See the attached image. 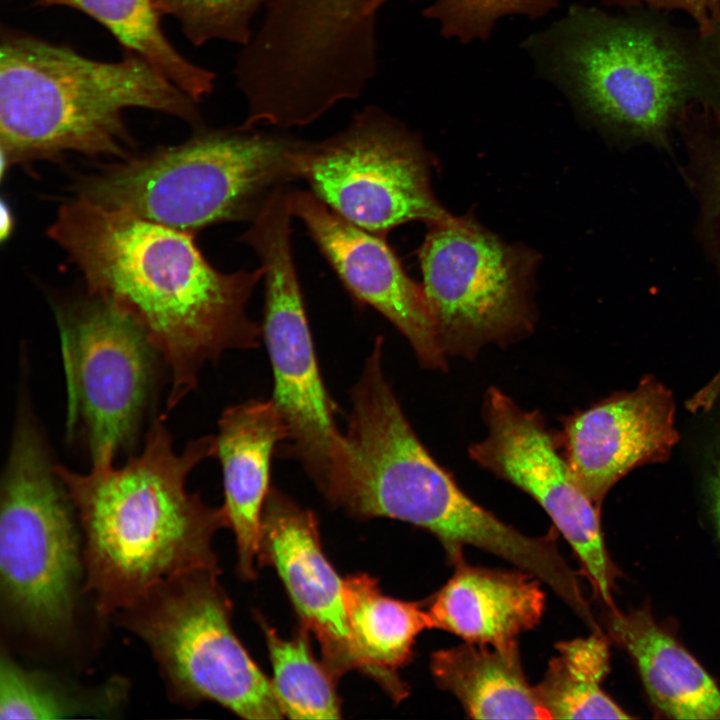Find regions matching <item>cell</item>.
I'll list each match as a JSON object with an SVG mask.
<instances>
[{
    "label": "cell",
    "mask_w": 720,
    "mask_h": 720,
    "mask_svg": "<svg viewBox=\"0 0 720 720\" xmlns=\"http://www.w3.org/2000/svg\"><path fill=\"white\" fill-rule=\"evenodd\" d=\"M49 236L83 274L88 294L114 303L145 331L168 367L167 410L195 388L207 362L259 346L262 330L247 304L261 267L222 273L192 233L77 195L60 207Z\"/></svg>",
    "instance_id": "6da1fadb"
},
{
    "label": "cell",
    "mask_w": 720,
    "mask_h": 720,
    "mask_svg": "<svg viewBox=\"0 0 720 720\" xmlns=\"http://www.w3.org/2000/svg\"><path fill=\"white\" fill-rule=\"evenodd\" d=\"M216 454V437L177 452L161 418L144 448L121 465L77 473L55 464L84 533L86 589L98 611L133 609L186 576L217 573L214 533L228 527L223 507L188 491L189 474Z\"/></svg>",
    "instance_id": "7a4b0ae2"
},
{
    "label": "cell",
    "mask_w": 720,
    "mask_h": 720,
    "mask_svg": "<svg viewBox=\"0 0 720 720\" xmlns=\"http://www.w3.org/2000/svg\"><path fill=\"white\" fill-rule=\"evenodd\" d=\"M197 103L140 56L86 57L66 45L2 29L1 175L17 163L65 152L125 158L131 138L123 112L142 108L193 125Z\"/></svg>",
    "instance_id": "3957f363"
},
{
    "label": "cell",
    "mask_w": 720,
    "mask_h": 720,
    "mask_svg": "<svg viewBox=\"0 0 720 720\" xmlns=\"http://www.w3.org/2000/svg\"><path fill=\"white\" fill-rule=\"evenodd\" d=\"M304 141L242 126L202 130L190 140L106 167L77 184V195L194 233L253 219L269 195L299 178Z\"/></svg>",
    "instance_id": "277c9868"
},
{
    "label": "cell",
    "mask_w": 720,
    "mask_h": 720,
    "mask_svg": "<svg viewBox=\"0 0 720 720\" xmlns=\"http://www.w3.org/2000/svg\"><path fill=\"white\" fill-rule=\"evenodd\" d=\"M291 216L286 202L271 200L240 239L256 252L263 270L261 330L273 372L271 400L288 431L277 453L301 464L329 501L349 480L354 455L320 373L292 257Z\"/></svg>",
    "instance_id": "5b68a950"
},
{
    "label": "cell",
    "mask_w": 720,
    "mask_h": 720,
    "mask_svg": "<svg viewBox=\"0 0 720 720\" xmlns=\"http://www.w3.org/2000/svg\"><path fill=\"white\" fill-rule=\"evenodd\" d=\"M0 579L8 610L39 635L70 624L80 568L73 507L26 401L1 480Z\"/></svg>",
    "instance_id": "8992f818"
},
{
    "label": "cell",
    "mask_w": 720,
    "mask_h": 720,
    "mask_svg": "<svg viewBox=\"0 0 720 720\" xmlns=\"http://www.w3.org/2000/svg\"><path fill=\"white\" fill-rule=\"evenodd\" d=\"M545 39L558 81L605 122L658 133L691 92L686 58L648 28L572 7Z\"/></svg>",
    "instance_id": "52a82bcc"
},
{
    "label": "cell",
    "mask_w": 720,
    "mask_h": 720,
    "mask_svg": "<svg viewBox=\"0 0 720 720\" xmlns=\"http://www.w3.org/2000/svg\"><path fill=\"white\" fill-rule=\"evenodd\" d=\"M533 259L470 219L431 225L420 249L422 288L447 357L470 360L486 345L505 347L533 331Z\"/></svg>",
    "instance_id": "ba28073f"
},
{
    "label": "cell",
    "mask_w": 720,
    "mask_h": 720,
    "mask_svg": "<svg viewBox=\"0 0 720 720\" xmlns=\"http://www.w3.org/2000/svg\"><path fill=\"white\" fill-rule=\"evenodd\" d=\"M217 575L200 572L165 585L131 609L130 626L178 696L214 701L246 719L283 718L272 682L232 629Z\"/></svg>",
    "instance_id": "9c48e42d"
},
{
    "label": "cell",
    "mask_w": 720,
    "mask_h": 720,
    "mask_svg": "<svg viewBox=\"0 0 720 720\" xmlns=\"http://www.w3.org/2000/svg\"><path fill=\"white\" fill-rule=\"evenodd\" d=\"M56 317L67 434L80 433L92 466L114 464L135 440L161 358L141 326L108 300L88 294L57 308Z\"/></svg>",
    "instance_id": "30bf717a"
},
{
    "label": "cell",
    "mask_w": 720,
    "mask_h": 720,
    "mask_svg": "<svg viewBox=\"0 0 720 720\" xmlns=\"http://www.w3.org/2000/svg\"><path fill=\"white\" fill-rule=\"evenodd\" d=\"M298 171L335 213L383 238L406 222L432 225L450 216L432 193L418 139L376 105L356 113L335 135L304 141Z\"/></svg>",
    "instance_id": "8fae6325"
},
{
    "label": "cell",
    "mask_w": 720,
    "mask_h": 720,
    "mask_svg": "<svg viewBox=\"0 0 720 720\" xmlns=\"http://www.w3.org/2000/svg\"><path fill=\"white\" fill-rule=\"evenodd\" d=\"M486 437L469 447L470 458L531 496L571 546L596 595L614 608L617 577L597 506L573 480L557 436L542 414L522 409L497 387L484 397Z\"/></svg>",
    "instance_id": "7c38bea8"
},
{
    "label": "cell",
    "mask_w": 720,
    "mask_h": 720,
    "mask_svg": "<svg viewBox=\"0 0 720 720\" xmlns=\"http://www.w3.org/2000/svg\"><path fill=\"white\" fill-rule=\"evenodd\" d=\"M289 204L351 295L401 332L423 368L445 371L447 356L424 290L408 277L385 239L345 220L312 192H289Z\"/></svg>",
    "instance_id": "4fadbf2b"
},
{
    "label": "cell",
    "mask_w": 720,
    "mask_h": 720,
    "mask_svg": "<svg viewBox=\"0 0 720 720\" xmlns=\"http://www.w3.org/2000/svg\"><path fill=\"white\" fill-rule=\"evenodd\" d=\"M674 414L672 393L649 377L563 418L557 440L573 480L600 507L628 472L670 456L679 439Z\"/></svg>",
    "instance_id": "5bb4252c"
},
{
    "label": "cell",
    "mask_w": 720,
    "mask_h": 720,
    "mask_svg": "<svg viewBox=\"0 0 720 720\" xmlns=\"http://www.w3.org/2000/svg\"><path fill=\"white\" fill-rule=\"evenodd\" d=\"M258 560L276 569L302 627L318 640L338 679L355 669L344 603V579L322 550L314 513L270 488L262 513Z\"/></svg>",
    "instance_id": "9a60e30c"
},
{
    "label": "cell",
    "mask_w": 720,
    "mask_h": 720,
    "mask_svg": "<svg viewBox=\"0 0 720 720\" xmlns=\"http://www.w3.org/2000/svg\"><path fill=\"white\" fill-rule=\"evenodd\" d=\"M287 436L285 422L271 399L233 405L219 420L215 456L223 475L222 507L236 538L238 571L246 579L256 575L254 560L259 554L272 456Z\"/></svg>",
    "instance_id": "2e32d148"
},
{
    "label": "cell",
    "mask_w": 720,
    "mask_h": 720,
    "mask_svg": "<svg viewBox=\"0 0 720 720\" xmlns=\"http://www.w3.org/2000/svg\"><path fill=\"white\" fill-rule=\"evenodd\" d=\"M453 564L428 610L432 628L465 642L502 644L540 623L546 598L539 578L521 569L472 566L464 558Z\"/></svg>",
    "instance_id": "e0dca14e"
},
{
    "label": "cell",
    "mask_w": 720,
    "mask_h": 720,
    "mask_svg": "<svg viewBox=\"0 0 720 720\" xmlns=\"http://www.w3.org/2000/svg\"><path fill=\"white\" fill-rule=\"evenodd\" d=\"M608 631L634 661L652 704L674 719H720V689L648 608L611 609Z\"/></svg>",
    "instance_id": "ac0fdd59"
},
{
    "label": "cell",
    "mask_w": 720,
    "mask_h": 720,
    "mask_svg": "<svg viewBox=\"0 0 720 720\" xmlns=\"http://www.w3.org/2000/svg\"><path fill=\"white\" fill-rule=\"evenodd\" d=\"M430 667L436 684L454 695L470 718L550 719L525 676L517 640L438 650Z\"/></svg>",
    "instance_id": "d6986e66"
},
{
    "label": "cell",
    "mask_w": 720,
    "mask_h": 720,
    "mask_svg": "<svg viewBox=\"0 0 720 720\" xmlns=\"http://www.w3.org/2000/svg\"><path fill=\"white\" fill-rule=\"evenodd\" d=\"M344 603L355 669L401 701L408 687L398 670L412 658L417 636L432 628L428 610L382 594L377 580L363 573L344 579Z\"/></svg>",
    "instance_id": "ffe728a7"
},
{
    "label": "cell",
    "mask_w": 720,
    "mask_h": 720,
    "mask_svg": "<svg viewBox=\"0 0 720 720\" xmlns=\"http://www.w3.org/2000/svg\"><path fill=\"white\" fill-rule=\"evenodd\" d=\"M42 7L76 9L105 27L121 44L187 93L196 102L214 89L216 74L186 59L162 28L165 15L157 0H34Z\"/></svg>",
    "instance_id": "44dd1931"
},
{
    "label": "cell",
    "mask_w": 720,
    "mask_h": 720,
    "mask_svg": "<svg viewBox=\"0 0 720 720\" xmlns=\"http://www.w3.org/2000/svg\"><path fill=\"white\" fill-rule=\"evenodd\" d=\"M536 686L550 719H630L603 690L609 672V643L600 631L556 644Z\"/></svg>",
    "instance_id": "7402d4cb"
},
{
    "label": "cell",
    "mask_w": 720,
    "mask_h": 720,
    "mask_svg": "<svg viewBox=\"0 0 720 720\" xmlns=\"http://www.w3.org/2000/svg\"><path fill=\"white\" fill-rule=\"evenodd\" d=\"M273 667L272 685L291 719H338L340 701L336 678L313 656L308 630L301 627L292 639H284L262 621Z\"/></svg>",
    "instance_id": "603a6c76"
},
{
    "label": "cell",
    "mask_w": 720,
    "mask_h": 720,
    "mask_svg": "<svg viewBox=\"0 0 720 720\" xmlns=\"http://www.w3.org/2000/svg\"><path fill=\"white\" fill-rule=\"evenodd\" d=\"M166 15L181 25L196 46L224 40L246 46L254 33L251 21L270 0H157Z\"/></svg>",
    "instance_id": "cb8c5ba5"
},
{
    "label": "cell",
    "mask_w": 720,
    "mask_h": 720,
    "mask_svg": "<svg viewBox=\"0 0 720 720\" xmlns=\"http://www.w3.org/2000/svg\"><path fill=\"white\" fill-rule=\"evenodd\" d=\"M83 704L8 655L0 661V719H63L87 712Z\"/></svg>",
    "instance_id": "d4e9b609"
},
{
    "label": "cell",
    "mask_w": 720,
    "mask_h": 720,
    "mask_svg": "<svg viewBox=\"0 0 720 720\" xmlns=\"http://www.w3.org/2000/svg\"><path fill=\"white\" fill-rule=\"evenodd\" d=\"M556 0H434L423 15L440 23L441 33L462 43L485 40L503 16H544Z\"/></svg>",
    "instance_id": "484cf974"
},
{
    "label": "cell",
    "mask_w": 720,
    "mask_h": 720,
    "mask_svg": "<svg viewBox=\"0 0 720 720\" xmlns=\"http://www.w3.org/2000/svg\"><path fill=\"white\" fill-rule=\"evenodd\" d=\"M622 3L646 2L680 8L688 12L704 34L712 32L720 17V0H614Z\"/></svg>",
    "instance_id": "4316f807"
},
{
    "label": "cell",
    "mask_w": 720,
    "mask_h": 720,
    "mask_svg": "<svg viewBox=\"0 0 720 720\" xmlns=\"http://www.w3.org/2000/svg\"><path fill=\"white\" fill-rule=\"evenodd\" d=\"M712 515L716 530L720 538V456L716 459L712 475L709 480Z\"/></svg>",
    "instance_id": "83f0119b"
},
{
    "label": "cell",
    "mask_w": 720,
    "mask_h": 720,
    "mask_svg": "<svg viewBox=\"0 0 720 720\" xmlns=\"http://www.w3.org/2000/svg\"><path fill=\"white\" fill-rule=\"evenodd\" d=\"M13 227V218L9 207L2 201L1 204V240L9 237Z\"/></svg>",
    "instance_id": "f1b7e54d"
},
{
    "label": "cell",
    "mask_w": 720,
    "mask_h": 720,
    "mask_svg": "<svg viewBox=\"0 0 720 720\" xmlns=\"http://www.w3.org/2000/svg\"><path fill=\"white\" fill-rule=\"evenodd\" d=\"M716 182H715V192H716V202H717V208L720 211V161L717 166V173L715 175Z\"/></svg>",
    "instance_id": "f546056e"
},
{
    "label": "cell",
    "mask_w": 720,
    "mask_h": 720,
    "mask_svg": "<svg viewBox=\"0 0 720 720\" xmlns=\"http://www.w3.org/2000/svg\"><path fill=\"white\" fill-rule=\"evenodd\" d=\"M388 1H390V0H376V1H375V10L378 11L379 8H380L382 5H384L385 3H387Z\"/></svg>",
    "instance_id": "4dcf8cb0"
}]
</instances>
